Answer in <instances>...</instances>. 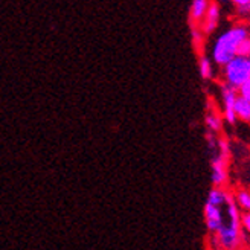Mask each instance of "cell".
Returning <instances> with one entry per match:
<instances>
[{
    "instance_id": "13",
    "label": "cell",
    "mask_w": 250,
    "mask_h": 250,
    "mask_svg": "<svg viewBox=\"0 0 250 250\" xmlns=\"http://www.w3.org/2000/svg\"><path fill=\"white\" fill-rule=\"evenodd\" d=\"M191 39L194 42V46L197 47L198 54H202L203 46H205V40H206V35L203 34V31L198 26H191Z\"/></svg>"
},
{
    "instance_id": "11",
    "label": "cell",
    "mask_w": 250,
    "mask_h": 250,
    "mask_svg": "<svg viewBox=\"0 0 250 250\" xmlns=\"http://www.w3.org/2000/svg\"><path fill=\"white\" fill-rule=\"evenodd\" d=\"M235 116H236V121L250 124V103L244 101L240 96L235 103Z\"/></svg>"
},
{
    "instance_id": "8",
    "label": "cell",
    "mask_w": 250,
    "mask_h": 250,
    "mask_svg": "<svg viewBox=\"0 0 250 250\" xmlns=\"http://www.w3.org/2000/svg\"><path fill=\"white\" fill-rule=\"evenodd\" d=\"M223 124H224V119H223L221 113H218V111L214 108H210L208 111V115L205 116V125H206L208 133L218 136L223 130Z\"/></svg>"
},
{
    "instance_id": "6",
    "label": "cell",
    "mask_w": 250,
    "mask_h": 250,
    "mask_svg": "<svg viewBox=\"0 0 250 250\" xmlns=\"http://www.w3.org/2000/svg\"><path fill=\"white\" fill-rule=\"evenodd\" d=\"M220 20H221V6L217 3V2H210L209 3V8H208V12L206 16L200 24V29L203 31V34L208 37V35H212L220 24Z\"/></svg>"
},
{
    "instance_id": "10",
    "label": "cell",
    "mask_w": 250,
    "mask_h": 250,
    "mask_svg": "<svg viewBox=\"0 0 250 250\" xmlns=\"http://www.w3.org/2000/svg\"><path fill=\"white\" fill-rule=\"evenodd\" d=\"M233 200L241 212H250V189L249 188H236L232 191Z\"/></svg>"
},
{
    "instance_id": "3",
    "label": "cell",
    "mask_w": 250,
    "mask_h": 250,
    "mask_svg": "<svg viewBox=\"0 0 250 250\" xmlns=\"http://www.w3.org/2000/svg\"><path fill=\"white\" fill-rule=\"evenodd\" d=\"M210 172L214 188H228L229 183V160H230V144L224 136L217 137V145L212 149Z\"/></svg>"
},
{
    "instance_id": "1",
    "label": "cell",
    "mask_w": 250,
    "mask_h": 250,
    "mask_svg": "<svg viewBox=\"0 0 250 250\" xmlns=\"http://www.w3.org/2000/svg\"><path fill=\"white\" fill-rule=\"evenodd\" d=\"M205 223L210 250H241L247 235L241 230V210L229 188H212L205 203Z\"/></svg>"
},
{
    "instance_id": "2",
    "label": "cell",
    "mask_w": 250,
    "mask_h": 250,
    "mask_svg": "<svg viewBox=\"0 0 250 250\" xmlns=\"http://www.w3.org/2000/svg\"><path fill=\"white\" fill-rule=\"evenodd\" d=\"M250 37V26L244 21H235L228 29H224L210 44L209 58L214 66L221 69L240 54L241 44Z\"/></svg>"
},
{
    "instance_id": "17",
    "label": "cell",
    "mask_w": 250,
    "mask_h": 250,
    "mask_svg": "<svg viewBox=\"0 0 250 250\" xmlns=\"http://www.w3.org/2000/svg\"><path fill=\"white\" fill-rule=\"evenodd\" d=\"M241 250H250V249H249V247H247V246H246V247H243V249H241Z\"/></svg>"
},
{
    "instance_id": "4",
    "label": "cell",
    "mask_w": 250,
    "mask_h": 250,
    "mask_svg": "<svg viewBox=\"0 0 250 250\" xmlns=\"http://www.w3.org/2000/svg\"><path fill=\"white\" fill-rule=\"evenodd\" d=\"M250 80V57L236 55L226 66L220 69V83L238 90L240 87Z\"/></svg>"
},
{
    "instance_id": "12",
    "label": "cell",
    "mask_w": 250,
    "mask_h": 250,
    "mask_svg": "<svg viewBox=\"0 0 250 250\" xmlns=\"http://www.w3.org/2000/svg\"><path fill=\"white\" fill-rule=\"evenodd\" d=\"M232 9L235 17H238L240 21L250 17V0H233Z\"/></svg>"
},
{
    "instance_id": "14",
    "label": "cell",
    "mask_w": 250,
    "mask_h": 250,
    "mask_svg": "<svg viewBox=\"0 0 250 250\" xmlns=\"http://www.w3.org/2000/svg\"><path fill=\"white\" fill-rule=\"evenodd\" d=\"M241 230L244 235H250V212H241Z\"/></svg>"
},
{
    "instance_id": "15",
    "label": "cell",
    "mask_w": 250,
    "mask_h": 250,
    "mask_svg": "<svg viewBox=\"0 0 250 250\" xmlns=\"http://www.w3.org/2000/svg\"><path fill=\"white\" fill-rule=\"evenodd\" d=\"M236 92H238V96H240V98H243L244 101L250 103V80L246 81Z\"/></svg>"
},
{
    "instance_id": "7",
    "label": "cell",
    "mask_w": 250,
    "mask_h": 250,
    "mask_svg": "<svg viewBox=\"0 0 250 250\" xmlns=\"http://www.w3.org/2000/svg\"><path fill=\"white\" fill-rule=\"evenodd\" d=\"M208 0H194L189 8V24L191 26H200L209 8Z\"/></svg>"
},
{
    "instance_id": "16",
    "label": "cell",
    "mask_w": 250,
    "mask_h": 250,
    "mask_svg": "<svg viewBox=\"0 0 250 250\" xmlns=\"http://www.w3.org/2000/svg\"><path fill=\"white\" fill-rule=\"evenodd\" d=\"M238 55L250 57V37L241 44V47H240V54H238Z\"/></svg>"
},
{
    "instance_id": "5",
    "label": "cell",
    "mask_w": 250,
    "mask_h": 250,
    "mask_svg": "<svg viewBox=\"0 0 250 250\" xmlns=\"http://www.w3.org/2000/svg\"><path fill=\"white\" fill-rule=\"evenodd\" d=\"M220 84V103H221V116L228 124H235L236 116H235V103L238 99V92L232 87L218 83Z\"/></svg>"
},
{
    "instance_id": "9",
    "label": "cell",
    "mask_w": 250,
    "mask_h": 250,
    "mask_svg": "<svg viewBox=\"0 0 250 250\" xmlns=\"http://www.w3.org/2000/svg\"><path fill=\"white\" fill-rule=\"evenodd\" d=\"M198 70H200V77L205 81H212L215 78V66L209 58V55H206L205 52L198 54Z\"/></svg>"
}]
</instances>
